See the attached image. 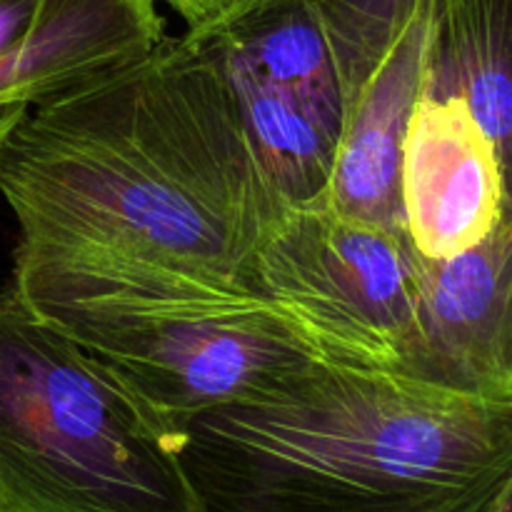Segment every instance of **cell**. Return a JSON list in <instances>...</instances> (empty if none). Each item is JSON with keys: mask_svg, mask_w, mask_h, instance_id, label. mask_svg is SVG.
<instances>
[{"mask_svg": "<svg viewBox=\"0 0 512 512\" xmlns=\"http://www.w3.org/2000/svg\"><path fill=\"white\" fill-rule=\"evenodd\" d=\"M248 288L325 363L408 373L420 345L425 258L405 230L290 205L265 235Z\"/></svg>", "mask_w": 512, "mask_h": 512, "instance_id": "cell-5", "label": "cell"}, {"mask_svg": "<svg viewBox=\"0 0 512 512\" xmlns=\"http://www.w3.org/2000/svg\"><path fill=\"white\" fill-rule=\"evenodd\" d=\"M158 3H165L168 8H173L185 20L188 30L210 28L218 20L215 0H158Z\"/></svg>", "mask_w": 512, "mask_h": 512, "instance_id": "cell-14", "label": "cell"}, {"mask_svg": "<svg viewBox=\"0 0 512 512\" xmlns=\"http://www.w3.org/2000/svg\"><path fill=\"white\" fill-rule=\"evenodd\" d=\"M423 95L460 98L498 153L512 213V0H423Z\"/></svg>", "mask_w": 512, "mask_h": 512, "instance_id": "cell-11", "label": "cell"}, {"mask_svg": "<svg viewBox=\"0 0 512 512\" xmlns=\"http://www.w3.org/2000/svg\"><path fill=\"white\" fill-rule=\"evenodd\" d=\"M0 195L15 250L113 253L245 288L290 208L190 30L33 105L0 145Z\"/></svg>", "mask_w": 512, "mask_h": 512, "instance_id": "cell-1", "label": "cell"}, {"mask_svg": "<svg viewBox=\"0 0 512 512\" xmlns=\"http://www.w3.org/2000/svg\"><path fill=\"white\" fill-rule=\"evenodd\" d=\"M408 375L512 395V213L475 248L425 258L423 328Z\"/></svg>", "mask_w": 512, "mask_h": 512, "instance_id": "cell-8", "label": "cell"}, {"mask_svg": "<svg viewBox=\"0 0 512 512\" xmlns=\"http://www.w3.org/2000/svg\"><path fill=\"white\" fill-rule=\"evenodd\" d=\"M215 10H218V20H215V25H218V23H223V20H228L230 15H233L235 0H215ZM210 28H213V25H210Z\"/></svg>", "mask_w": 512, "mask_h": 512, "instance_id": "cell-16", "label": "cell"}, {"mask_svg": "<svg viewBox=\"0 0 512 512\" xmlns=\"http://www.w3.org/2000/svg\"><path fill=\"white\" fill-rule=\"evenodd\" d=\"M403 220L423 258L475 248L505 218L498 153L460 98L420 95L400 163Z\"/></svg>", "mask_w": 512, "mask_h": 512, "instance_id": "cell-7", "label": "cell"}, {"mask_svg": "<svg viewBox=\"0 0 512 512\" xmlns=\"http://www.w3.org/2000/svg\"><path fill=\"white\" fill-rule=\"evenodd\" d=\"M128 380L175 430L275 388L315 353L233 280L113 253L15 250L8 285Z\"/></svg>", "mask_w": 512, "mask_h": 512, "instance_id": "cell-3", "label": "cell"}, {"mask_svg": "<svg viewBox=\"0 0 512 512\" xmlns=\"http://www.w3.org/2000/svg\"><path fill=\"white\" fill-rule=\"evenodd\" d=\"M270 183L288 205L323 203L348 98L310 0H260L205 30Z\"/></svg>", "mask_w": 512, "mask_h": 512, "instance_id": "cell-6", "label": "cell"}, {"mask_svg": "<svg viewBox=\"0 0 512 512\" xmlns=\"http://www.w3.org/2000/svg\"><path fill=\"white\" fill-rule=\"evenodd\" d=\"M255 3H260V0H235V10H233V15H238L240 10L250 8V5H255ZM233 15H230V18H233Z\"/></svg>", "mask_w": 512, "mask_h": 512, "instance_id": "cell-17", "label": "cell"}, {"mask_svg": "<svg viewBox=\"0 0 512 512\" xmlns=\"http://www.w3.org/2000/svg\"><path fill=\"white\" fill-rule=\"evenodd\" d=\"M490 512H512V478L508 480V485H505V490L500 493L498 503H495V508Z\"/></svg>", "mask_w": 512, "mask_h": 512, "instance_id": "cell-15", "label": "cell"}, {"mask_svg": "<svg viewBox=\"0 0 512 512\" xmlns=\"http://www.w3.org/2000/svg\"><path fill=\"white\" fill-rule=\"evenodd\" d=\"M175 425L0 293V512H200Z\"/></svg>", "mask_w": 512, "mask_h": 512, "instance_id": "cell-4", "label": "cell"}, {"mask_svg": "<svg viewBox=\"0 0 512 512\" xmlns=\"http://www.w3.org/2000/svg\"><path fill=\"white\" fill-rule=\"evenodd\" d=\"M333 48L345 98H355L420 0H310Z\"/></svg>", "mask_w": 512, "mask_h": 512, "instance_id": "cell-12", "label": "cell"}, {"mask_svg": "<svg viewBox=\"0 0 512 512\" xmlns=\"http://www.w3.org/2000/svg\"><path fill=\"white\" fill-rule=\"evenodd\" d=\"M178 435L200 512H490L512 478V395L325 360Z\"/></svg>", "mask_w": 512, "mask_h": 512, "instance_id": "cell-2", "label": "cell"}, {"mask_svg": "<svg viewBox=\"0 0 512 512\" xmlns=\"http://www.w3.org/2000/svg\"><path fill=\"white\" fill-rule=\"evenodd\" d=\"M425 33V3L420 0L398 40L350 100L323 198V205L343 218L405 230L400 163L410 115L423 95Z\"/></svg>", "mask_w": 512, "mask_h": 512, "instance_id": "cell-10", "label": "cell"}, {"mask_svg": "<svg viewBox=\"0 0 512 512\" xmlns=\"http://www.w3.org/2000/svg\"><path fill=\"white\" fill-rule=\"evenodd\" d=\"M43 3L45 0H0V55L30 33Z\"/></svg>", "mask_w": 512, "mask_h": 512, "instance_id": "cell-13", "label": "cell"}, {"mask_svg": "<svg viewBox=\"0 0 512 512\" xmlns=\"http://www.w3.org/2000/svg\"><path fill=\"white\" fill-rule=\"evenodd\" d=\"M165 38L158 0H45L0 55V145L33 105L148 53Z\"/></svg>", "mask_w": 512, "mask_h": 512, "instance_id": "cell-9", "label": "cell"}]
</instances>
